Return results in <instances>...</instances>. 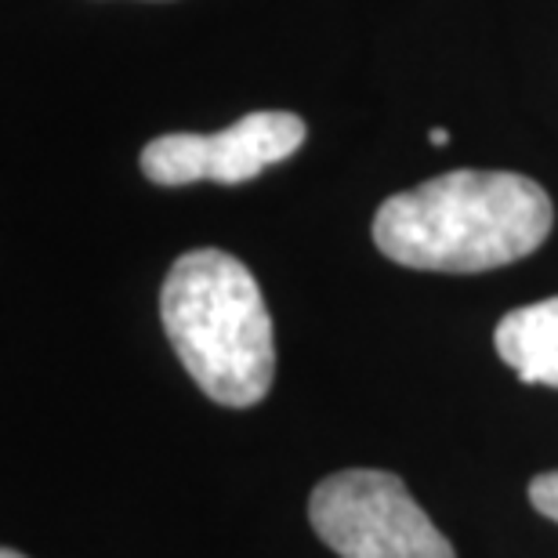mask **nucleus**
I'll list each match as a JSON object with an SVG mask.
<instances>
[{"label":"nucleus","instance_id":"3","mask_svg":"<svg viewBox=\"0 0 558 558\" xmlns=\"http://www.w3.org/2000/svg\"><path fill=\"white\" fill-rule=\"evenodd\" d=\"M308 519L341 558H457L407 483L377 468H349L312 489Z\"/></svg>","mask_w":558,"mask_h":558},{"label":"nucleus","instance_id":"2","mask_svg":"<svg viewBox=\"0 0 558 558\" xmlns=\"http://www.w3.org/2000/svg\"><path fill=\"white\" fill-rule=\"evenodd\" d=\"M160 319L199 392L221 407L262 403L276 377L272 316L240 258L204 247L182 254L160 290Z\"/></svg>","mask_w":558,"mask_h":558},{"label":"nucleus","instance_id":"6","mask_svg":"<svg viewBox=\"0 0 558 558\" xmlns=\"http://www.w3.org/2000/svg\"><path fill=\"white\" fill-rule=\"evenodd\" d=\"M530 505L541 511L544 519L558 522V472H544L530 483Z\"/></svg>","mask_w":558,"mask_h":558},{"label":"nucleus","instance_id":"8","mask_svg":"<svg viewBox=\"0 0 558 558\" xmlns=\"http://www.w3.org/2000/svg\"><path fill=\"white\" fill-rule=\"evenodd\" d=\"M0 558H26V555H19V551H11V548H4V551H0Z\"/></svg>","mask_w":558,"mask_h":558},{"label":"nucleus","instance_id":"1","mask_svg":"<svg viewBox=\"0 0 558 558\" xmlns=\"http://www.w3.org/2000/svg\"><path fill=\"white\" fill-rule=\"evenodd\" d=\"M551 196L515 171H450L388 196L374 215L385 258L421 272H489L548 240Z\"/></svg>","mask_w":558,"mask_h":558},{"label":"nucleus","instance_id":"5","mask_svg":"<svg viewBox=\"0 0 558 558\" xmlns=\"http://www.w3.org/2000/svg\"><path fill=\"white\" fill-rule=\"evenodd\" d=\"M494 344L519 381L558 388V294L508 312L497 323Z\"/></svg>","mask_w":558,"mask_h":558},{"label":"nucleus","instance_id":"4","mask_svg":"<svg viewBox=\"0 0 558 558\" xmlns=\"http://www.w3.org/2000/svg\"><path fill=\"white\" fill-rule=\"evenodd\" d=\"M305 120L283 109L240 117L236 124L218 135H160L142 149V174L156 185H193L218 182L240 185L258 178L305 145Z\"/></svg>","mask_w":558,"mask_h":558},{"label":"nucleus","instance_id":"7","mask_svg":"<svg viewBox=\"0 0 558 558\" xmlns=\"http://www.w3.org/2000/svg\"><path fill=\"white\" fill-rule=\"evenodd\" d=\"M432 145H446V142H450V131H446V128H432Z\"/></svg>","mask_w":558,"mask_h":558}]
</instances>
